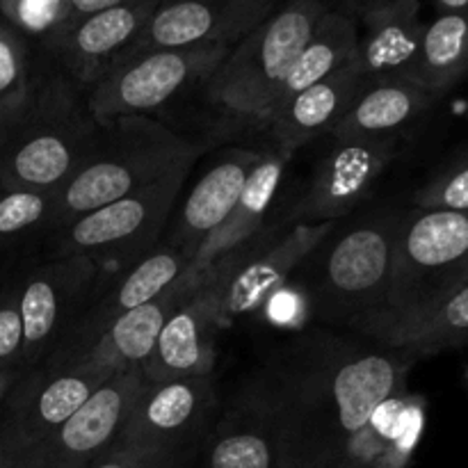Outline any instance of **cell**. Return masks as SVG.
Listing matches in <instances>:
<instances>
[{
  "label": "cell",
  "mask_w": 468,
  "mask_h": 468,
  "mask_svg": "<svg viewBox=\"0 0 468 468\" xmlns=\"http://www.w3.org/2000/svg\"><path fill=\"white\" fill-rule=\"evenodd\" d=\"M414 361L410 352L379 343H302L261 382L282 430L283 468H382L370 420L405 391Z\"/></svg>",
  "instance_id": "obj_1"
},
{
  "label": "cell",
  "mask_w": 468,
  "mask_h": 468,
  "mask_svg": "<svg viewBox=\"0 0 468 468\" xmlns=\"http://www.w3.org/2000/svg\"><path fill=\"white\" fill-rule=\"evenodd\" d=\"M204 144L178 135L151 117H117L96 123L76 172L58 190L55 227L195 165Z\"/></svg>",
  "instance_id": "obj_2"
},
{
  "label": "cell",
  "mask_w": 468,
  "mask_h": 468,
  "mask_svg": "<svg viewBox=\"0 0 468 468\" xmlns=\"http://www.w3.org/2000/svg\"><path fill=\"white\" fill-rule=\"evenodd\" d=\"M94 131L78 87L58 69L37 76L26 110L0 133V190L58 192L80 165Z\"/></svg>",
  "instance_id": "obj_3"
},
{
  "label": "cell",
  "mask_w": 468,
  "mask_h": 468,
  "mask_svg": "<svg viewBox=\"0 0 468 468\" xmlns=\"http://www.w3.org/2000/svg\"><path fill=\"white\" fill-rule=\"evenodd\" d=\"M400 218L402 210H384L341 236L329 233L306 302L315 318L373 336L387 314Z\"/></svg>",
  "instance_id": "obj_4"
},
{
  "label": "cell",
  "mask_w": 468,
  "mask_h": 468,
  "mask_svg": "<svg viewBox=\"0 0 468 468\" xmlns=\"http://www.w3.org/2000/svg\"><path fill=\"white\" fill-rule=\"evenodd\" d=\"M324 0H286L282 7L238 41L204 82L213 108L242 122L263 123L295 58L320 18Z\"/></svg>",
  "instance_id": "obj_5"
},
{
  "label": "cell",
  "mask_w": 468,
  "mask_h": 468,
  "mask_svg": "<svg viewBox=\"0 0 468 468\" xmlns=\"http://www.w3.org/2000/svg\"><path fill=\"white\" fill-rule=\"evenodd\" d=\"M468 277V213L402 210L387 314L370 336L384 343Z\"/></svg>",
  "instance_id": "obj_6"
},
{
  "label": "cell",
  "mask_w": 468,
  "mask_h": 468,
  "mask_svg": "<svg viewBox=\"0 0 468 468\" xmlns=\"http://www.w3.org/2000/svg\"><path fill=\"white\" fill-rule=\"evenodd\" d=\"M183 165L160 181L105 204L91 213L64 222L50 231L53 256H82L101 274L112 268H131L155 250L160 231L176 206L190 169Z\"/></svg>",
  "instance_id": "obj_7"
},
{
  "label": "cell",
  "mask_w": 468,
  "mask_h": 468,
  "mask_svg": "<svg viewBox=\"0 0 468 468\" xmlns=\"http://www.w3.org/2000/svg\"><path fill=\"white\" fill-rule=\"evenodd\" d=\"M227 46L165 48L135 55L85 91L96 123L117 117H149L190 87L204 85L229 55Z\"/></svg>",
  "instance_id": "obj_8"
},
{
  "label": "cell",
  "mask_w": 468,
  "mask_h": 468,
  "mask_svg": "<svg viewBox=\"0 0 468 468\" xmlns=\"http://www.w3.org/2000/svg\"><path fill=\"white\" fill-rule=\"evenodd\" d=\"M101 270L82 256H53L16 279L23 324V368L41 366L90 304Z\"/></svg>",
  "instance_id": "obj_9"
},
{
  "label": "cell",
  "mask_w": 468,
  "mask_h": 468,
  "mask_svg": "<svg viewBox=\"0 0 468 468\" xmlns=\"http://www.w3.org/2000/svg\"><path fill=\"white\" fill-rule=\"evenodd\" d=\"M114 373L85 366L41 364L27 370L0 410V455L5 468L71 419Z\"/></svg>",
  "instance_id": "obj_10"
},
{
  "label": "cell",
  "mask_w": 468,
  "mask_h": 468,
  "mask_svg": "<svg viewBox=\"0 0 468 468\" xmlns=\"http://www.w3.org/2000/svg\"><path fill=\"white\" fill-rule=\"evenodd\" d=\"M338 222L292 224L282 236L240 247L213 268L219 288V323L229 327L240 315L263 309L288 277L323 245Z\"/></svg>",
  "instance_id": "obj_11"
},
{
  "label": "cell",
  "mask_w": 468,
  "mask_h": 468,
  "mask_svg": "<svg viewBox=\"0 0 468 468\" xmlns=\"http://www.w3.org/2000/svg\"><path fill=\"white\" fill-rule=\"evenodd\" d=\"M142 387L140 370L114 373L90 400L7 468H87L112 451Z\"/></svg>",
  "instance_id": "obj_12"
},
{
  "label": "cell",
  "mask_w": 468,
  "mask_h": 468,
  "mask_svg": "<svg viewBox=\"0 0 468 468\" xmlns=\"http://www.w3.org/2000/svg\"><path fill=\"white\" fill-rule=\"evenodd\" d=\"M277 7V0H160L126 59L165 48H233Z\"/></svg>",
  "instance_id": "obj_13"
},
{
  "label": "cell",
  "mask_w": 468,
  "mask_h": 468,
  "mask_svg": "<svg viewBox=\"0 0 468 468\" xmlns=\"http://www.w3.org/2000/svg\"><path fill=\"white\" fill-rule=\"evenodd\" d=\"M213 407L215 384L210 375L169 382L142 379L117 446L178 457L201 432Z\"/></svg>",
  "instance_id": "obj_14"
},
{
  "label": "cell",
  "mask_w": 468,
  "mask_h": 468,
  "mask_svg": "<svg viewBox=\"0 0 468 468\" xmlns=\"http://www.w3.org/2000/svg\"><path fill=\"white\" fill-rule=\"evenodd\" d=\"M158 3L160 0H131L76 18L44 46L46 53L55 59L58 71L85 94L122 64Z\"/></svg>",
  "instance_id": "obj_15"
},
{
  "label": "cell",
  "mask_w": 468,
  "mask_h": 468,
  "mask_svg": "<svg viewBox=\"0 0 468 468\" xmlns=\"http://www.w3.org/2000/svg\"><path fill=\"white\" fill-rule=\"evenodd\" d=\"M332 140L292 210V224L338 222L368 197L398 154V140Z\"/></svg>",
  "instance_id": "obj_16"
},
{
  "label": "cell",
  "mask_w": 468,
  "mask_h": 468,
  "mask_svg": "<svg viewBox=\"0 0 468 468\" xmlns=\"http://www.w3.org/2000/svg\"><path fill=\"white\" fill-rule=\"evenodd\" d=\"M219 329V288L210 270L201 274L181 304L169 314L149 359L140 368L142 379L169 382L210 375L215 366V336Z\"/></svg>",
  "instance_id": "obj_17"
},
{
  "label": "cell",
  "mask_w": 468,
  "mask_h": 468,
  "mask_svg": "<svg viewBox=\"0 0 468 468\" xmlns=\"http://www.w3.org/2000/svg\"><path fill=\"white\" fill-rule=\"evenodd\" d=\"M187 268H190V259L178 247L167 242V245L151 250L144 259L119 272V277L114 279V283L105 295L96 297L94 302L90 300V304L85 306V311L80 314L78 323L73 324L69 336L64 338L62 346L46 361H59L80 350L119 315L128 314L137 306H144L146 302L163 295L167 288H172L187 272Z\"/></svg>",
  "instance_id": "obj_18"
},
{
  "label": "cell",
  "mask_w": 468,
  "mask_h": 468,
  "mask_svg": "<svg viewBox=\"0 0 468 468\" xmlns=\"http://www.w3.org/2000/svg\"><path fill=\"white\" fill-rule=\"evenodd\" d=\"M197 282H199V277L186 272L163 295L112 320L99 336L91 338L80 350L59 361H46V364L62 366V368L85 366V368H101L108 370V373L140 370L144 361L149 359L169 314L181 304L183 297L192 291Z\"/></svg>",
  "instance_id": "obj_19"
},
{
  "label": "cell",
  "mask_w": 468,
  "mask_h": 468,
  "mask_svg": "<svg viewBox=\"0 0 468 468\" xmlns=\"http://www.w3.org/2000/svg\"><path fill=\"white\" fill-rule=\"evenodd\" d=\"M364 82V71L356 58L334 76L277 101L263 122L272 135L274 146L292 155L300 146L323 135H332Z\"/></svg>",
  "instance_id": "obj_20"
},
{
  "label": "cell",
  "mask_w": 468,
  "mask_h": 468,
  "mask_svg": "<svg viewBox=\"0 0 468 468\" xmlns=\"http://www.w3.org/2000/svg\"><path fill=\"white\" fill-rule=\"evenodd\" d=\"M261 160V151L231 149L201 174L199 181L186 197L178 213L176 233L169 245L178 247L190 259L197 256L215 229L231 215L247 178Z\"/></svg>",
  "instance_id": "obj_21"
},
{
  "label": "cell",
  "mask_w": 468,
  "mask_h": 468,
  "mask_svg": "<svg viewBox=\"0 0 468 468\" xmlns=\"http://www.w3.org/2000/svg\"><path fill=\"white\" fill-rule=\"evenodd\" d=\"M359 16V64L366 80H410L425 30L419 0H384L361 9Z\"/></svg>",
  "instance_id": "obj_22"
},
{
  "label": "cell",
  "mask_w": 468,
  "mask_h": 468,
  "mask_svg": "<svg viewBox=\"0 0 468 468\" xmlns=\"http://www.w3.org/2000/svg\"><path fill=\"white\" fill-rule=\"evenodd\" d=\"M208 468H283L282 430L261 382L218 425L208 446Z\"/></svg>",
  "instance_id": "obj_23"
},
{
  "label": "cell",
  "mask_w": 468,
  "mask_h": 468,
  "mask_svg": "<svg viewBox=\"0 0 468 468\" xmlns=\"http://www.w3.org/2000/svg\"><path fill=\"white\" fill-rule=\"evenodd\" d=\"M288 160H291V154L277 149V146L261 154L259 165H256L254 172L247 178L240 199L233 206L231 215L201 245L187 272L195 274V277L210 272L219 261L231 256L240 247L250 245L259 236L265 215H268L270 206H272L274 197H277L279 183H282Z\"/></svg>",
  "instance_id": "obj_24"
},
{
  "label": "cell",
  "mask_w": 468,
  "mask_h": 468,
  "mask_svg": "<svg viewBox=\"0 0 468 468\" xmlns=\"http://www.w3.org/2000/svg\"><path fill=\"white\" fill-rule=\"evenodd\" d=\"M437 99L410 80L364 82L332 137L341 140H398Z\"/></svg>",
  "instance_id": "obj_25"
},
{
  "label": "cell",
  "mask_w": 468,
  "mask_h": 468,
  "mask_svg": "<svg viewBox=\"0 0 468 468\" xmlns=\"http://www.w3.org/2000/svg\"><path fill=\"white\" fill-rule=\"evenodd\" d=\"M356 58H359V27H356L355 18L343 12L327 9V14L320 18L315 30L311 32L304 48L295 58L292 67L288 69V76L279 90L277 101L288 99V96L334 76L343 67L355 62Z\"/></svg>",
  "instance_id": "obj_26"
},
{
  "label": "cell",
  "mask_w": 468,
  "mask_h": 468,
  "mask_svg": "<svg viewBox=\"0 0 468 468\" xmlns=\"http://www.w3.org/2000/svg\"><path fill=\"white\" fill-rule=\"evenodd\" d=\"M468 73V12L437 14L425 23L410 82L439 96Z\"/></svg>",
  "instance_id": "obj_27"
},
{
  "label": "cell",
  "mask_w": 468,
  "mask_h": 468,
  "mask_svg": "<svg viewBox=\"0 0 468 468\" xmlns=\"http://www.w3.org/2000/svg\"><path fill=\"white\" fill-rule=\"evenodd\" d=\"M379 346L398 347L416 359L468 347V277L423 315L402 324Z\"/></svg>",
  "instance_id": "obj_28"
},
{
  "label": "cell",
  "mask_w": 468,
  "mask_h": 468,
  "mask_svg": "<svg viewBox=\"0 0 468 468\" xmlns=\"http://www.w3.org/2000/svg\"><path fill=\"white\" fill-rule=\"evenodd\" d=\"M58 192L0 190V259L35 236L53 231Z\"/></svg>",
  "instance_id": "obj_29"
},
{
  "label": "cell",
  "mask_w": 468,
  "mask_h": 468,
  "mask_svg": "<svg viewBox=\"0 0 468 468\" xmlns=\"http://www.w3.org/2000/svg\"><path fill=\"white\" fill-rule=\"evenodd\" d=\"M35 82L30 44L0 18V133L26 110Z\"/></svg>",
  "instance_id": "obj_30"
},
{
  "label": "cell",
  "mask_w": 468,
  "mask_h": 468,
  "mask_svg": "<svg viewBox=\"0 0 468 468\" xmlns=\"http://www.w3.org/2000/svg\"><path fill=\"white\" fill-rule=\"evenodd\" d=\"M0 18L27 44L46 46L71 18V0H0Z\"/></svg>",
  "instance_id": "obj_31"
},
{
  "label": "cell",
  "mask_w": 468,
  "mask_h": 468,
  "mask_svg": "<svg viewBox=\"0 0 468 468\" xmlns=\"http://www.w3.org/2000/svg\"><path fill=\"white\" fill-rule=\"evenodd\" d=\"M411 204L419 210L468 213V154L452 160L420 190H416Z\"/></svg>",
  "instance_id": "obj_32"
},
{
  "label": "cell",
  "mask_w": 468,
  "mask_h": 468,
  "mask_svg": "<svg viewBox=\"0 0 468 468\" xmlns=\"http://www.w3.org/2000/svg\"><path fill=\"white\" fill-rule=\"evenodd\" d=\"M23 356V324L18 315L16 279L0 283V368L21 366Z\"/></svg>",
  "instance_id": "obj_33"
},
{
  "label": "cell",
  "mask_w": 468,
  "mask_h": 468,
  "mask_svg": "<svg viewBox=\"0 0 468 468\" xmlns=\"http://www.w3.org/2000/svg\"><path fill=\"white\" fill-rule=\"evenodd\" d=\"M178 457L163 452L137 451V448L114 446L87 468H176Z\"/></svg>",
  "instance_id": "obj_34"
},
{
  "label": "cell",
  "mask_w": 468,
  "mask_h": 468,
  "mask_svg": "<svg viewBox=\"0 0 468 468\" xmlns=\"http://www.w3.org/2000/svg\"><path fill=\"white\" fill-rule=\"evenodd\" d=\"M131 0H71V18L69 23L76 21V18L90 16V14L103 12V9L119 7V5H126Z\"/></svg>",
  "instance_id": "obj_35"
},
{
  "label": "cell",
  "mask_w": 468,
  "mask_h": 468,
  "mask_svg": "<svg viewBox=\"0 0 468 468\" xmlns=\"http://www.w3.org/2000/svg\"><path fill=\"white\" fill-rule=\"evenodd\" d=\"M26 373L27 368H21V366H14V368H0V410H3L9 393L16 388V384L21 382Z\"/></svg>",
  "instance_id": "obj_36"
},
{
  "label": "cell",
  "mask_w": 468,
  "mask_h": 468,
  "mask_svg": "<svg viewBox=\"0 0 468 468\" xmlns=\"http://www.w3.org/2000/svg\"><path fill=\"white\" fill-rule=\"evenodd\" d=\"M439 14L451 12H468V0H434Z\"/></svg>",
  "instance_id": "obj_37"
},
{
  "label": "cell",
  "mask_w": 468,
  "mask_h": 468,
  "mask_svg": "<svg viewBox=\"0 0 468 468\" xmlns=\"http://www.w3.org/2000/svg\"><path fill=\"white\" fill-rule=\"evenodd\" d=\"M341 3L346 5H352V7H356L361 12V9L370 7V5H378V3H384V0H341Z\"/></svg>",
  "instance_id": "obj_38"
},
{
  "label": "cell",
  "mask_w": 468,
  "mask_h": 468,
  "mask_svg": "<svg viewBox=\"0 0 468 468\" xmlns=\"http://www.w3.org/2000/svg\"><path fill=\"white\" fill-rule=\"evenodd\" d=\"M0 468H5V460H3V455H0Z\"/></svg>",
  "instance_id": "obj_39"
},
{
  "label": "cell",
  "mask_w": 468,
  "mask_h": 468,
  "mask_svg": "<svg viewBox=\"0 0 468 468\" xmlns=\"http://www.w3.org/2000/svg\"><path fill=\"white\" fill-rule=\"evenodd\" d=\"M466 382H468V368H466Z\"/></svg>",
  "instance_id": "obj_40"
}]
</instances>
